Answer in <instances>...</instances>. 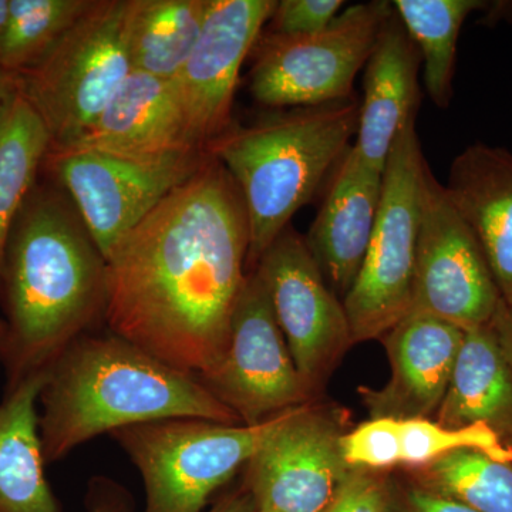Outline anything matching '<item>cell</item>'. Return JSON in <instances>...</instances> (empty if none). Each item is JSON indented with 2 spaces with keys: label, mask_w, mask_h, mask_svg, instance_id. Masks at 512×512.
Returning <instances> with one entry per match:
<instances>
[{
  "label": "cell",
  "mask_w": 512,
  "mask_h": 512,
  "mask_svg": "<svg viewBox=\"0 0 512 512\" xmlns=\"http://www.w3.org/2000/svg\"><path fill=\"white\" fill-rule=\"evenodd\" d=\"M94 0H9L0 70L13 79L35 66Z\"/></svg>",
  "instance_id": "obj_26"
},
{
  "label": "cell",
  "mask_w": 512,
  "mask_h": 512,
  "mask_svg": "<svg viewBox=\"0 0 512 512\" xmlns=\"http://www.w3.org/2000/svg\"><path fill=\"white\" fill-rule=\"evenodd\" d=\"M420 66L419 50L393 12L365 64L359 126L353 144L357 156L380 173L394 141L419 111Z\"/></svg>",
  "instance_id": "obj_18"
},
{
  "label": "cell",
  "mask_w": 512,
  "mask_h": 512,
  "mask_svg": "<svg viewBox=\"0 0 512 512\" xmlns=\"http://www.w3.org/2000/svg\"><path fill=\"white\" fill-rule=\"evenodd\" d=\"M356 96L232 121L207 151L237 184L247 211L248 271L309 204L349 150L359 126Z\"/></svg>",
  "instance_id": "obj_4"
},
{
  "label": "cell",
  "mask_w": 512,
  "mask_h": 512,
  "mask_svg": "<svg viewBox=\"0 0 512 512\" xmlns=\"http://www.w3.org/2000/svg\"><path fill=\"white\" fill-rule=\"evenodd\" d=\"M6 338H8V328H6L5 319L0 316V363H3V357H5Z\"/></svg>",
  "instance_id": "obj_37"
},
{
  "label": "cell",
  "mask_w": 512,
  "mask_h": 512,
  "mask_svg": "<svg viewBox=\"0 0 512 512\" xmlns=\"http://www.w3.org/2000/svg\"><path fill=\"white\" fill-rule=\"evenodd\" d=\"M198 377L245 426L313 402L255 269H249L239 292L224 352Z\"/></svg>",
  "instance_id": "obj_11"
},
{
  "label": "cell",
  "mask_w": 512,
  "mask_h": 512,
  "mask_svg": "<svg viewBox=\"0 0 512 512\" xmlns=\"http://www.w3.org/2000/svg\"><path fill=\"white\" fill-rule=\"evenodd\" d=\"M426 165L414 119L396 138L384 164L382 200L365 261L342 301L355 345L382 339L412 308Z\"/></svg>",
  "instance_id": "obj_7"
},
{
  "label": "cell",
  "mask_w": 512,
  "mask_h": 512,
  "mask_svg": "<svg viewBox=\"0 0 512 512\" xmlns=\"http://www.w3.org/2000/svg\"><path fill=\"white\" fill-rule=\"evenodd\" d=\"M39 404L46 464L63 460L100 434L136 424L171 419L242 424L200 377L175 369L109 329L86 333L64 350L47 372Z\"/></svg>",
  "instance_id": "obj_3"
},
{
  "label": "cell",
  "mask_w": 512,
  "mask_h": 512,
  "mask_svg": "<svg viewBox=\"0 0 512 512\" xmlns=\"http://www.w3.org/2000/svg\"><path fill=\"white\" fill-rule=\"evenodd\" d=\"M343 5V0H281L276 2L265 32L279 36L313 35L328 28Z\"/></svg>",
  "instance_id": "obj_29"
},
{
  "label": "cell",
  "mask_w": 512,
  "mask_h": 512,
  "mask_svg": "<svg viewBox=\"0 0 512 512\" xmlns=\"http://www.w3.org/2000/svg\"><path fill=\"white\" fill-rule=\"evenodd\" d=\"M251 269L264 282L296 370L315 400L355 345L345 306L323 278L305 237L292 225Z\"/></svg>",
  "instance_id": "obj_12"
},
{
  "label": "cell",
  "mask_w": 512,
  "mask_h": 512,
  "mask_svg": "<svg viewBox=\"0 0 512 512\" xmlns=\"http://www.w3.org/2000/svg\"><path fill=\"white\" fill-rule=\"evenodd\" d=\"M10 87H12V79L0 70V109H2L3 101L8 96Z\"/></svg>",
  "instance_id": "obj_35"
},
{
  "label": "cell",
  "mask_w": 512,
  "mask_h": 512,
  "mask_svg": "<svg viewBox=\"0 0 512 512\" xmlns=\"http://www.w3.org/2000/svg\"><path fill=\"white\" fill-rule=\"evenodd\" d=\"M387 471L352 470L323 512H389Z\"/></svg>",
  "instance_id": "obj_30"
},
{
  "label": "cell",
  "mask_w": 512,
  "mask_h": 512,
  "mask_svg": "<svg viewBox=\"0 0 512 512\" xmlns=\"http://www.w3.org/2000/svg\"><path fill=\"white\" fill-rule=\"evenodd\" d=\"M404 471V477L414 484L474 511L512 512V464L494 460L483 451L463 448Z\"/></svg>",
  "instance_id": "obj_25"
},
{
  "label": "cell",
  "mask_w": 512,
  "mask_h": 512,
  "mask_svg": "<svg viewBox=\"0 0 512 512\" xmlns=\"http://www.w3.org/2000/svg\"><path fill=\"white\" fill-rule=\"evenodd\" d=\"M46 373L6 389L0 402V512H62L45 474L39 397Z\"/></svg>",
  "instance_id": "obj_21"
},
{
  "label": "cell",
  "mask_w": 512,
  "mask_h": 512,
  "mask_svg": "<svg viewBox=\"0 0 512 512\" xmlns=\"http://www.w3.org/2000/svg\"><path fill=\"white\" fill-rule=\"evenodd\" d=\"M60 150L160 157L202 150L185 120L174 80L133 70L92 127Z\"/></svg>",
  "instance_id": "obj_17"
},
{
  "label": "cell",
  "mask_w": 512,
  "mask_h": 512,
  "mask_svg": "<svg viewBox=\"0 0 512 512\" xmlns=\"http://www.w3.org/2000/svg\"><path fill=\"white\" fill-rule=\"evenodd\" d=\"M393 8L412 37L424 66L431 101L448 109L453 99L457 45L468 15L484 8L480 0H394Z\"/></svg>",
  "instance_id": "obj_24"
},
{
  "label": "cell",
  "mask_w": 512,
  "mask_h": 512,
  "mask_svg": "<svg viewBox=\"0 0 512 512\" xmlns=\"http://www.w3.org/2000/svg\"><path fill=\"white\" fill-rule=\"evenodd\" d=\"M0 291L6 389L49 372L74 340L106 325V258L56 183L36 184L19 212Z\"/></svg>",
  "instance_id": "obj_2"
},
{
  "label": "cell",
  "mask_w": 512,
  "mask_h": 512,
  "mask_svg": "<svg viewBox=\"0 0 512 512\" xmlns=\"http://www.w3.org/2000/svg\"><path fill=\"white\" fill-rule=\"evenodd\" d=\"M464 330L427 315H407L382 342L389 357V382L360 387L370 419H433L444 396Z\"/></svg>",
  "instance_id": "obj_15"
},
{
  "label": "cell",
  "mask_w": 512,
  "mask_h": 512,
  "mask_svg": "<svg viewBox=\"0 0 512 512\" xmlns=\"http://www.w3.org/2000/svg\"><path fill=\"white\" fill-rule=\"evenodd\" d=\"M9 15V0H0V40L5 32L6 22Z\"/></svg>",
  "instance_id": "obj_36"
},
{
  "label": "cell",
  "mask_w": 512,
  "mask_h": 512,
  "mask_svg": "<svg viewBox=\"0 0 512 512\" xmlns=\"http://www.w3.org/2000/svg\"><path fill=\"white\" fill-rule=\"evenodd\" d=\"M342 454L352 470L390 471L400 467L396 420L370 419L342 437Z\"/></svg>",
  "instance_id": "obj_28"
},
{
  "label": "cell",
  "mask_w": 512,
  "mask_h": 512,
  "mask_svg": "<svg viewBox=\"0 0 512 512\" xmlns=\"http://www.w3.org/2000/svg\"><path fill=\"white\" fill-rule=\"evenodd\" d=\"M208 151L128 157L49 150L45 164L72 200L104 258L121 237L201 167Z\"/></svg>",
  "instance_id": "obj_10"
},
{
  "label": "cell",
  "mask_w": 512,
  "mask_h": 512,
  "mask_svg": "<svg viewBox=\"0 0 512 512\" xmlns=\"http://www.w3.org/2000/svg\"><path fill=\"white\" fill-rule=\"evenodd\" d=\"M208 512H256L252 495L244 487L222 497Z\"/></svg>",
  "instance_id": "obj_33"
},
{
  "label": "cell",
  "mask_w": 512,
  "mask_h": 512,
  "mask_svg": "<svg viewBox=\"0 0 512 512\" xmlns=\"http://www.w3.org/2000/svg\"><path fill=\"white\" fill-rule=\"evenodd\" d=\"M511 450H512V447H511Z\"/></svg>",
  "instance_id": "obj_39"
},
{
  "label": "cell",
  "mask_w": 512,
  "mask_h": 512,
  "mask_svg": "<svg viewBox=\"0 0 512 512\" xmlns=\"http://www.w3.org/2000/svg\"><path fill=\"white\" fill-rule=\"evenodd\" d=\"M503 305L476 235L427 164L421 177L409 315L434 316L470 330L491 325Z\"/></svg>",
  "instance_id": "obj_9"
},
{
  "label": "cell",
  "mask_w": 512,
  "mask_h": 512,
  "mask_svg": "<svg viewBox=\"0 0 512 512\" xmlns=\"http://www.w3.org/2000/svg\"><path fill=\"white\" fill-rule=\"evenodd\" d=\"M123 12L124 0H94L35 66L13 77L45 124L50 150L76 143L133 72Z\"/></svg>",
  "instance_id": "obj_6"
},
{
  "label": "cell",
  "mask_w": 512,
  "mask_h": 512,
  "mask_svg": "<svg viewBox=\"0 0 512 512\" xmlns=\"http://www.w3.org/2000/svg\"><path fill=\"white\" fill-rule=\"evenodd\" d=\"M84 512H134L133 498L124 485L97 476L87 487Z\"/></svg>",
  "instance_id": "obj_32"
},
{
  "label": "cell",
  "mask_w": 512,
  "mask_h": 512,
  "mask_svg": "<svg viewBox=\"0 0 512 512\" xmlns=\"http://www.w3.org/2000/svg\"><path fill=\"white\" fill-rule=\"evenodd\" d=\"M249 227L237 184L204 163L106 255V326L200 376L220 359L248 274Z\"/></svg>",
  "instance_id": "obj_1"
},
{
  "label": "cell",
  "mask_w": 512,
  "mask_h": 512,
  "mask_svg": "<svg viewBox=\"0 0 512 512\" xmlns=\"http://www.w3.org/2000/svg\"><path fill=\"white\" fill-rule=\"evenodd\" d=\"M436 421L450 429L485 424L512 447V369L493 323L464 330Z\"/></svg>",
  "instance_id": "obj_20"
},
{
  "label": "cell",
  "mask_w": 512,
  "mask_h": 512,
  "mask_svg": "<svg viewBox=\"0 0 512 512\" xmlns=\"http://www.w3.org/2000/svg\"><path fill=\"white\" fill-rule=\"evenodd\" d=\"M467 222L500 289L512 308V153L474 143L458 154L444 185Z\"/></svg>",
  "instance_id": "obj_19"
},
{
  "label": "cell",
  "mask_w": 512,
  "mask_h": 512,
  "mask_svg": "<svg viewBox=\"0 0 512 512\" xmlns=\"http://www.w3.org/2000/svg\"><path fill=\"white\" fill-rule=\"evenodd\" d=\"M292 410L256 426L171 419L124 427L110 436L140 473L143 512H202Z\"/></svg>",
  "instance_id": "obj_5"
},
{
  "label": "cell",
  "mask_w": 512,
  "mask_h": 512,
  "mask_svg": "<svg viewBox=\"0 0 512 512\" xmlns=\"http://www.w3.org/2000/svg\"><path fill=\"white\" fill-rule=\"evenodd\" d=\"M389 481V512H477L456 500L426 490L409 478L396 480L389 476Z\"/></svg>",
  "instance_id": "obj_31"
},
{
  "label": "cell",
  "mask_w": 512,
  "mask_h": 512,
  "mask_svg": "<svg viewBox=\"0 0 512 512\" xmlns=\"http://www.w3.org/2000/svg\"><path fill=\"white\" fill-rule=\"evenodd\" d=\"M256 512H268V511H261V510H256Z\"/></svg>",
  "instance_id": "obj_38"
},
{
  "label": "cell",
  "mask_w": 512,
  "mask_h": 512,
  "mask_svg": "<svg viewBox=\"0 0 512 512\" xmlns=\"http://www.w3.org/2000/svg\"><path fill=\"white\" fill-rule=\"evenodd\" d=\"M208 0H124V42L131 69L173 80L200 37Z\"/></svg>",
  "instance_id": "obj_22"
},
{
  "label": "cell",
  "mask_w": 512,
  "mask_h": 512,
  "mask_svg": "<svg viewBox=\"0 0 512 512\" xmlns=\"http://www.w3.org/2000/svg\"><path fill=\"white\" fill-rule=\"evenodd\" d=\"M400 467L404 470L433 463L463 448L483 451L501 463L512 464V450L485 424L450 429L433 419L396 420Z\"/></svg>",
  "instance_id": "obj_27"
},
{
  "label": "cell",
  "mask_w": 512,
  "mask_h": 512,
  "mask_svg": "<svg viewBox=\"0 0 512 512\" xmlns=\"http://www.w3.org/2000/svg\"><path fill=\"white\" fill-rule=\"evenodd\" d=\"M275 6L276 0H208L200 37L173 79L191 136L202 150L231 126L242 64Z\"/></svg>",
  "instance_id": "obj_14"
},
{
  "label": "cell",
  "mask_w": 512,
  "mask_h": 512,
  "mask_svg": "<svg viewBox=\"0 0 512 512\" xmlns=\"http://www.w3.org/2000/svg\"><path fill=\"white\" fill-rule=\"evenodd\" d=\"M393 12L392 2L372 0L348 6L328 28L313 35L262 32L252 50L249 92L272 110L350 99L357 73Z\"/></svg>",
  "instance_id": "obj_8"
},
{
  "label": "cell",
  "mask_w": 512,
  "mask_h": 512,
  "mask_svg": "<svg viewBox=\"0 0 512 512\" xmlns=\"http://www.w3.org/2000/svg\"><path fill=\"white\" fill-rule=\"evenodd\" d=\"M339 414L309 402L296 407L244 467L242 487L256 510L323 512L352 468L342 454Z\"/></svg>",
  "instance_id": "obj_13"
},
{
  "label": "cell",
  "mask_w": 512,
  "mask_h": 512,
  "mask_svg": "<svg viewBox=\"0 0 512 512\" xmlns=\"http://www.w3.org/2000/svg\"><path fill=\"white\" fill-rule=\"evenodd\" d=\"M383 173L349 147L333 170L306 245L330 289L345 298L355 284L375 228Z\"/></svg>",
  "instance_id": "obj_16"
},
{
  "label": "cell",
  "mask_w": 512,
  "mask_h": 512,
  "mask_svg": "<svg viewBox=\"0 0 512 512\" xmlns=\"http://www.w3.org/2000/svg\"><path fill=\"white\" fill-rule=\"evenodd\" d=\"M493 326L512 369V308L507 309L504 305L501 306L500 312L495 316Z\"/></svg>",
  "instance_id": "obj_34"
},
{
  "label": "cell",
  "mask_w": 512,
  "mask_h": 512,
  "mask_svg": "<svg viewBox=\"0 0 512 512\" xmlns=\"http://www.w3.org/2000/svg\"><path fill=\"white\" fill-rule=\"evenodd\" d=\"M50 146L45 124L12 80L0 109V282L10 231L36 187Z\"/></svg>",
  "instance_id": "obj_23"
}]
</instances>
